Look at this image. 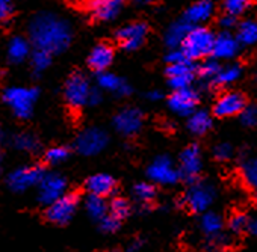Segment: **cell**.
<instances>
[{"instance_id": "4dcf8cb0", "label": "cell", "mask_w": 257, "mask_h": 252, "mask_svg": "<svg viewBox=\"0 0 257 252\" xmlns=\"http://www.w3.org/2000/svg\"><path fill=\"white\" fill-rule=\"evenodd\" d=\"M188 74H195V67L191 59H183L176 64H168L167 67V76L176 77V76H188Z\"/></svg>"}, {"instance_id": "52a82bcc", "label": "cell", "mask_w": 257, "mask_h": 252, "mask_svg": "<svg viewBox=\"0 0 257 252\" xmlns=\"http://www.w3.org/2000/svg\"><path fill=\"white\" fill-rule=\"evenodd\" d=\"M44 175H46L44 168H41L38 165L22 166V168L14 169L8 175V186L13 192L22 193V192H26V190L38 186Z\"/></svg>"}, {"instance_id": "9a60e30c", "label": "cell", "mask_w": 257, "mask_h": 252, "mask_svg": "<svg viewBox=\"0 0 257 252\" xmlns=\"http://www.w3.org/2000/svg\"><path fill=\"white\" fill-rule=\"evenodd\" d=\"M197 104H198V95L191 88L176 89L168 98L170 109L180 116H189L195 110Z\"/></svg>"}, {"instance_id": "b9f144b4", "label": "cell", "mask_w": 257, "mask_h": 252, "mask_svg": "<svg viewBox=\"0 0 257 252\" xmlns=\"http://www.w3.org/2000/svg\"><path fill=\"white\" fill-rule=\"evenodd\" d=\"M13 14V0H0V23L7 22Z\"/></svg>"}, {"instance_id": "d4e9b609", "label": "cell", "mask_w": 257, "mask_h": 252, "mask_svg": "<svg viewBox=\"0 0 257 252\" xmlns=\"http://www.w3.org/2000/svg\"><path fill=\"white\" fill-rule=\"evenodd\" d=\"M85 208L86 213L91 219L94 220H101L107 213H109V204L106 202V199L103 196L98 195H92L89 193L85 199Z\"/></svg>"}, {"instance_id": "277c9868", "label": "cell", "mask_w": 257, "mask_h": 252, "mask_svg": "<svg viewBox=\"0 0 257 252\" xmlns=\"http://www.w3.org/2000/svg\"><path fill=\"white\" fill-rule=\"evenodd\" d=\"M213 201H215L213 186L204 181H197V180L191 183V186L188 187L183 196V202L186 208H189L194 213L207 211V208H210Z\"/></svg>"}, {"instance_id": "f6af8a7d", "label": "cell", "mask_w": 257, "mask_h": 252, "mask_svg": "<svg viewBox=\"0 0 257 252\" xmlns=\"http://www.w3.org/2000/svg\"><path fill=\"white\" fill-rule=\"evenodd\" d=\"M101 101V91L98 88H92L91 95H89V106H95Z\"/></svg>"}, {"instance_id": "f35d334b", "label": "cell", "mask_w": 257, "mask_h": 252, "mask_svg": "<svg viewBox=\"0 0 257 252\" xmlns=\"http://www.w3.org/2000/svg\"><path fill=\"white\" fill-rule=\"evenodd\" d=\"M98 226H100V229L103 231V232H107V234H112V232H115V231H118L119 229V226H121V220L119 219H116L115 216H112V214H106L101 220H98Z\"/></svg>"}, {"instance_id": "1f68e13d", "label": "cell", "mask_w": 257, "mask_h": 252, "mask_svg": "<svg viewBox=\"0 0 257 252\" xmlns=\"http://www.w3.org/2000/svg\"><path fill=\"white\" fill-rule=\"evenodd\" d=\"M31 62H32V68L37 73H43L52 64V53L41 49H35V52L31 53Z\"/></svg>"}, {"instance_id": "3957f363", "label": "cell", "mask_w": 257, "mask_h": 252, "mask_svg": "<svg viewBox=\"0 0 257 252\" xmlns=\"http://www.w3.org/2000/svg\"><path fill=\"white\" fill-rule=\"evenodd\" d=\"M37 98H38V91L35 88L13 86L4 92L5 103L11 107L14 115L22 119H26L32 115Z\"/></svg>"}, {"instance_id": "ac0fdd59", "label": "cell", "mask_w": 257, "mask_h": 252, "mask_svg": "<svg viewBox=\"0 0 257 252\" xmlns=\"http://www.w3.org/2000/svg\"><path fill=\"white\" fill-rule=\"evenodd\" d=\"M215 5L212 0H197L185 13L183 19L191 26H201L213 17Z\"/></svg>"}, {"instance_id": "8d00e7d4", "label": "cell", "mask_w": 257, "mask_h": 252, "mask_svg": "<svg viewBox=\"0 0 257 252\" xmlns=\"http://www.w3.org/2000/svg\"><path fill=\"white\" fill-rule=\"evenodd\" d=\"M228 228L231 232L240 234L245 229H249V219L245 213H234L228 220Z\"/></svg>"}, {"instance_id": "7a4b0ae2", "label": "cell", "mask_w": 257, "mask_h": 252, "mask_svg": "<svg viewBox=\"0 0 257 252\" xmlns=\"http://www.w3.org/2000/svg\"><path fill=\"white\" fill-rule=\"evenodd\" d=\"M215 34L206 28V26H192L185 37L180 49L185 53V56L191 61L203 59L206 56L212 55L213 43H215Z\"/></svg>"}, {"instance_id": "bcb514c9", "label": "cell", "mask_w": 257, "mask_h": 252, "mask_svg": "<svg viewBox=\"0 0 257 252\" xmlns=\"http://www.w3.org/2000/svg\"><path fill=\"white\" fill-rule=\"evenodd\" d=\"M144 246V240L143 238H134L127 246V252H138L141 247Z\"/></svg>"}, {"instance_id": "d6986e66", "label": "cell", "mask_w": 257, "mask_h": 252, "mask_svg": "<svg viewBox=\"0 0 257 252\" xmlns=\"http://www.w3.org/2000/svg\"><path fill=\"white\" fill-rule=\"evenodd\" d=\"M239 47L240 44L236 37H233L228 31H224L215 37L212 56H215L216 59H233L237 55Z\"/></svg>"}, {"instance_id": "603a6c76", "label": "cell", "mask_w": 257, "mask_h": 252, "mask_svg": "<svg viewBox=\"0 0 257 252\" xmlns=\"http://www.w3.org/2000/svg\"><path fill=\"white\" fill-rule=\"evenodd\" d=\"M191 28H192V26H191L185 19H182V20L173 23V25L168 28L167 34H165V44H167L170 49H179V47L182 46V43H183V40H185V37L188 35V32H189Z\"/></svg>"}, {"instance_id": "6da1fadb", "label": "cell", "mask_w": 257, "mask_h": 252, "mask_svg": "<svg viewBox=\"0 0 257 252\" xmlns=\"http://www.w3.org/2000/svg\"><path fill=\"white\" fill-rule=\"evenodd\" d=\"M71 26L67 20L55 14H40L29 25V38L35 49L52 55L62 53L71 43Z\"/></svg>"}, {"instance_id": "30bf717a", "label": "cell", "mask_w": 257, "mask_h": 252, "mask_svg": "<svg viewBox=\"0 0 257 252\" xmlns=\"http://www.w3.org/2000/svg\"><path fill=\"white\" fill-rule=\"evenodd\" d=\"M147 175L153 183L171 186L176 184L182 175L179 168H176L168 156H159L153 160V163L147 169Z\"/></svg>"}, {"instance_id": "f1b7e54d", "label": "cell", "mask_w": 257, "mask_h": 252, "mask_svg": "<svg viewBox=\"0 0 257 252\" xmlns=\"http://www.w3.org/2000/svg\"><path fill=\"white\" fill-rule=\"evenodd\" d=\"M14 147L20 151H26V153H37L40 150V142L38 139L31 135V133H20L14 138L13 141Z\"/></svg>"}, {"instance_id": "d6a6232c", "label": "cell", "mask_w": 257, "mask_h": 252, "mask_svg": "<svg viewBox=\"0 0 257 252\" xmlns=\"http://www.w3.org/2000/svg\"><path fill=\"white\" fill-rule=\"evenodd\" d=\"M109 214H112L116 219L122 220V219H125L128 214H131V204H128L127 199L116 196L109 202Z\"/></svg>"}, {"instance_id": "ee69618b", "label": "cell", "mask_w": 257, "mask_h": 252, "mask_svg": "<svg viewBox=\"0 0 257 252\" xmlns=\"http://www.w3.org/2000/svg\"><path fill=\"white\" fill-rule=\"evenodd\" d=\"M219 25H221V28H224V31H230L236 25V17L230 16V14H224L219 20Z\"/></svg>"}, {"instance_id": "c3c4849f", "label": "cell", "mask_w": 257, "mask_h": 252, "mask_svg": "<svg viewBox=\"0 0 257 252\" xmlns=\"http://www.w3.org/2000/svg\"><path fill=\"white\" fill-rule=\"evenodd\" d=\"M249 231L257 237V216L252 220H249Z\"/></svg>"}, {"instance_id": "ffe728a7", "label": "cell", "mask_w": 257, "mask_h": 252, "mask_svg": "<svg viewBox=\"0 0 257 252\" xmlns=\"http://www.w3.org/2000/svg\"><path fill=\"white\" fill-rule=\"evenodd\" d=\"M85 187H86L88 193L106 198V196H110L115 192L116 181H115L113 177H110L107 174H95V175H91L86 180Z\"/></svg>"}, {"instance_id": "4316f807", "label": "cell", "mask_w": 257, "mask_h": 252, "mask_svg": "<svg viewBox=\"0 0 257 252\" xmlns=\"http://www.w3.org/2000/svg\"><path fill=\"white\" fill-rule=\"evenodd\" d=\"M31 44L26 38L23 37H16L11 40L10 46H8V58L13 62H23L25 59H28L31 56Z\"/></svg>"}, {"instance_id": "e575fe53", "label": "cell", "mask_w": 257, "mask_h": 252, "mask_svg": "<svg viewBox=\"0 0 257 252\" xmlns=\"http://www.w3.org/2000/svg\"><path fill=\"white\" fill-rule=\"evenodd\" d=\"M242 175L248 186L257 189V159H249L242 165Z\"/></svg>"}, {"instance_id": "816d5d0a", "label": "cell", "mask_w": 257, "mask_h": 252, "mask_svg": "<svg viewBox=\"0 0 257 252\" xmlns=\"http://www.w3.org/2000/svg\"><path fill=\"white\" fill-rule=\"evenodd\" d=\"M0 165H2V154H0Z\"/></svg>"}, {"instance_id": "7bdbcfd3", "label": "cell", "mask_w": 257, "mask_h": 252, "mask_svg": "<svg viewBox=\"0 0 257 252\" xmlns=\"http://www.w3.org/2000/svg\"><path fill=\"white\" fill-rule=\"evenodd\" d=\"M167 64H176V62H180L183 59H188L185 56V53L182 52V49H171V52L167 55Z\"/></svg>"}, {"instance_id": "83f0119b", "label": "cell", "mask_w": 257, "mask_h": 252, "mask_svg": "<svg viewBox=\"0 0 257 252\" xmlns=\"http://www.w3.org/2000/svg\"><path fill=\"white\" fill-rule=\"evenodd\" d=\"M242 74V70L239 65H227V67H221L215 80H213V85H218V86H227V85H231L234 83Z\"/></svg>"}, {"instance_id": "7402d4cb", "label": "cell", "mask_w": 257, "mask_h": 252, "mask_svg": "<svg viewBox=\"0 0 257 252\" xmlns=\"http://www.w3.org/2000/svg\"><path fill=\"white\" fill-rule=\"evenodd\" d=\"M97 85L100 89L103 91H109V92H113L119 97H125L131 94V86H128L121 77L112 74V73H107V71H101L98 73L97 76Z\"/></svg>"}, {"instance_id": "2e32d148", "label": "cell", "mask_w": 257, "mask_h": 252, "mask_svg": "<svg viewBox=\"0 0 257 252\" xmlns=\"http://www.w3.org/2000/svg\"><path fill=\"white\" fill-rule=\"evenodd\" d=\"M124 7V0H86V8L92 19L98 22H110L116 19Z\"/></svg>"}, {"instance_id": "9c48e42d", "label": "cell", "mask_w": 257, "mask_h": 252, "mask_svg": "<svg viewBox=\"0 0 257 252\" xmlns=\"http://www.w3.org/2000/svg\"><path fill=\"white\" fill-rule=\"evenodd\" d=\"M67 193V180L61 174L46 172L38 184V201L43 205H50Z\"/></svg>"}, {"instance_id": "8992f818", "label": "cell", "mask_w": 257, "mask_h": 252, "mask_svg": "<svg viewBox=\"0 0 257 252\" xmlns=\"http://www.w3.org/2000/svg\"><path fill=\"white\" fill-rule=\"evenodd\" d=\"M79 207V196L76 193H65L59 199L47 205L46 219L55 225H67L76 214Z\"/></svg>"}, {"instance_id": "ba28073f", "label": "cell", "mask_w": 257, "mask_h": 252, "mask_svg": "<svg viewBox=\"0 0 257 252\" xmlns=\"http://www.w3.org/2000/svg\"><path fill=\"white\" fill-rule=\"evenodd\" d=\"M109 142L107 133L101 129L91 127L85 129L76 138V150L83 156H95L101 153Z\"/></svg>"}, {"instance_id": "60d3db41", "label": "cell", "mask_w": 257, "mask_h": 252, "mask_svg": "<svg viewBox=\"0 0 257 252\" xmlns=\"http://www.w3.org/2000/svg\"><path fill=\"white\" fill-rule=\"evenodd\" d=\"M233 154V148L230 144L227 142H222V144H218L215 148H213V157L219 162H224V160H228Z\"/></svg>"}, {"instance_id": "d590c367", "label": "cell", "mask_w": 257, "mask_h": 252, "mask_svg": "<svg viewBox=\"0 0 257 252\" xmlns=\"http://www.w3.org/2000/svg\"><path fill=\"white\" fill-rule=\"evenodd\" d=\"M70 157V151L68 148L65 147H53L50 148L46 154H44V159L49 165H59V163H64L67 159Z\"/></svg>"}, {"instance_id": "cb8c5ba5", "label": "cell", "mask_w": 257, "mask_h": 252, "mask_svg": "<svg viewBox=\"0 0 257 252\" xmlns=\"http://www.w3.org/2000/svg\"><path fill=\"white\" fill-rule=\"evenodd\" d=\"M212 127V116L206 110H194L188 119V129L194 135H204Z\"/></svg>"}, {"instance_id": "f546056e", "label": "cell", "mask_w": 257, "mask_h": 252, "mask_svg": "<svg viewBox=\"0 0 257 252\" xmlns=\"http://www.w3.org/2000/svg\"><path fill=\"white\" fill-rule=\"evenodd\" d=\"M156 189L150 183H138L134 187V198L141 204H149L155 199Z\"/></svg>"}, {"instance_id": "7c38bea8", "label": "cell", "mask_w": 257, "mask_h": 252, "mask_svg": "<svg viewBox=\"0 0 257 252\" xmlns=\"http://www.w3.org/2000/svg\"><path fill=\"white\" fill-rule=\"evenodd\" d=\"M203 169V156H201V150L197 144H191L188 145L179 159V171L182 178H185L186 181L192 183L198 178L200 172Z\"/></svg>"}, {"instance_id": "44dd1931", "label": "cell", "mask_w": 257, "mask_h": 252, "mask_svg": "<svg viewBox=\"0 0 257 252\" xmlns=\"http://www.w3.org/2000/svg\"><path fill=\"white\" fill-rule=\"evenodd\" d=\"M113 61V49L107 44H98L95 46L89 56H88V65L91 70L101 73L106 71Z\"/></svg>"}, {"instance_id": "ab89813d", "label": "cell", "mask_w": 257, "mask_h": 252, "mask_svg": "<svg viewBox=\"0 0 257 252\" xmlns=\"http://www.w3.org/2000/svg\"><path fill=\"white\" fill-rule=\"evenodd\" d=\"M240 121L248 127L257 125V106H245V109L240 112Z\"/></svg>"}, {"instance_id": "f907efd6", "label": "cell", "mask_w": 257, "mask_h": 252, "mask_svg": "<svg viewBox=\"0 0 257 252\" xmlns=\"http://www.w3.org/2000/svg\"><path fill=\"white\" fill-rule=\"evenodd\" d=\"M137 4H150V2H153V0H135Z\"/></svg>"}, {"instance_id": "5bb4252c", "label": "cell", "mask_w": 257, "mask_h": 252, "mask_svg": "<svg viewBox=\"0 0 257 252\" xmlns=\"http://www.w3.org/2000/svg\"><path fill=\"white\" fill-rule=\"evenodd\" d=\"M245 97L240 92L230 91L222 94L213 104V115L218 118H230L240 115L245 109Z\"/></svg>"}, {"instance_id": "74e56055", "label": "cell", "mask_w": 257, "mask_h": 252, "mask_svg": "<svg viewBox=\"0 0 257 252\" xmlns=\"http://www.w3.org/2000/svg\"><path fill=\"white\" fill-rule=\"evenodd\" d=\"M219 68H221V67H219V64H218L216 61H209V62H206V64H203V65L200 67L198 73H200V77H201V79H204V80L213 83V80H215V77H216Z\"/></svg>"}, {"instance_id": "e0dca14e", "label": "cell", "mask_w": 257, "mask_h": 252, "mask_svg": "<svg viewBox=\"0 0 257 252\" xmlns=\"http://www.w3.org/2000/svg\"><path fill=\"white\" fill-rule=\"evenodd\" d=\"M222 217L215 211H204L200 219V228L203 234L207 237V240L216 246H221V243L225 241V237L222 234Z\"/></svg>"}, {"instance_id": "5b68a950", "label": "cell", "mask_w": 257, "mask_h": 252, "mask_svg": "<svg viewBox=\"0 0 257 252\" xmlns=\"http://www.w3.org/2000/svg\"><path fill=\"white\" fill-rule=\"evenodd\" d=\"M91 91H92V86H91L89 80L83 74L74 73L65 82L64 97H65V101L68 103L70 107L80 109L83 106H88Z\"/></svg>"}, {"instance_id": "681fc988", "label": "cell", "mask_w": 257, "mask_h": 252, "mask_svg": "<svg viewBox=\"0 0 257 252\" xmlns=\"http://www.w3.org/2000/svg\"><path fill=\"white\" fill-rule=\"evenodd\" d=\"M5 138H7V135H5V132H4V129L0 127V145L4 144V141H5Z\"/></svg>"}, {"instance_id": "836d02e7", "label": "cell", "mask_w": 257, "mask_h": 252, "mask_svg": "<svg viewBox=\"0 0 257 252\" xmlns=\"http://www.w3.org/2000/svg\"><path fill=\"white\" fill-rule=\"evenodd\" d=\"M251 5V0H222V10L225 14L239 17Z\"/></svg>"}, {"instance_id": "8fae6325", "label": "cell", "mask_w": 257, "mask_h": 252, "mask_svg": "<svg viewBox=\"0 0 257 252\" xmlns=\"http://www.w3.org/2000/svg\"><path fill=\"white\" fill-rule=\"evenodd\" d=\"M147 34H149V26L146 23L143 22L128 23L116 32V41L121 46V49H124L125 52H134L144 44Z\"/></svg>"}, {"instance_id": "7dc6e473", "label": "cell", "mask_w": 257, "mask_h": 252, "mask_svg": "<svg viewBox=\"0 0 257 252\" xmlns=\"http://www.w3.org/2000/svg\"><path fill=\"white\" fill-rule=\"evenodd\" d=\"M147 97L152 100V101H158V100H162V92L161 91H150L149 94H147Z\"/></svg>"}, {"instance_id": "4fadbf2b", "label": "cell", "mask_w": 257, "mask_h": 252, "mask_svg": "<svg viewBox=\"0 0 257 252\" xmlns=\"http://www.w3.org/2000/svg\"><path fill=\"white\" fill-rule=\"evenodd\" d=\"M144 122L143 112L135 107H125L119 110L113 118V127L118 133L124 136H134L137 135Z\"/></svg>"}, {"instance_id": "484cf974", "label": "cell", "mask_w": 257, "mask_h": 252, "mask_svg": "<svg viewBox=\"0 0 257 252\" xmlns=\"http://www.w3.org/2000/svg\"><path fill=\"white\" fill-rule=\"evenodd\" d=\"M236 40L243 47H252L257 44V22L245 20L237 26Z\"/></svg>"}]
</instances>
